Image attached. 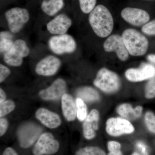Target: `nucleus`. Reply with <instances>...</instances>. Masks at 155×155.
Instances as JSON below:
<instances>
[{
    "mask_svg": "<svg viewBox=\"0 0 155 155\" xmlns=\"http://www.w3.org/2000/svg\"><path fill=\"white\" fill-rule=\"evenodd\" d=\"M14 41L13 35L7 31H3L0 33V51L5 54L12 48Z\"/></svg>",
    "mask_w": 155,
    "mask_h": 155,
    "instance_id": "nucleus-22",
    "label": "nucleus"
},
{
    "mask_svg": "<svg viewBox=\"0 0 155 155\" xmlns=\"http://www.w3.org/2000/svg\"><path fill=\"white\" fill-rule=\"evenodd\" d=\"M100 115L98 111L93 109L87 115L83 125V135L87 140H91L96 136V131L98 129Z\"/></svg>",
    "mask_w": 155,
    "mask_h": 155,
    "instance_id": "nucleus-16",
    "label": "nucleus"
},
{
    "mask_svg": "<svg viewBox=\"0 0 155 155\" xmlns=\"http://www.w3.org/2000/svg\"><path fill=\"white\" fill-rule=\"evenodd\" d=\"M104 48L107 52L116 53L121 61H126L129 57V53L125 47L122 37L118 35H113L109 36L104 42Z\"/></svg>",
    "mask_w": 155,
    "mask_h": 155,
    "instance_id": "nucleus-10",
    "label": "nucleus"
},
{
    "mask_svg": "<svg viewBox=\"0 0 155 155\" xmlns=\"http://www.w3.org/2000/svg\"><path fill=\"white\" fill-rule=\"evenodd\" d=\"M121 16L126 22L134 26H140L149 22V14L143 9L127 7L122 10Z\"/></svg>",
    "mask_w": 155,
    "mask_h": 155,
    "instance_id": "nucleus-11",
    "label": "nucleus"
},
{
    "mask_svg": "<svg viewBox=\"0 0 155 155\" xmlns=\"http://www.w3.org/2000/svg\"><path fill=\"white\" fill-rule=\"evenodd\" d=\"M11 73V70L8 67L3 64H0V82H3L8 77Z\"/></svg>",
    "mask_w": 155,
    "mask_h": 155,
    "instance_id": "nucleus-30",
    "label": "nucleus"
},
{
    "mask_svg": "<svg viewBox=\"0 0 155 155\" xmlns=\"http://www.w3.org/2000/svg\"><path fill=\"white\" fill-rule=\"evenodd\" d=\"M37 119L46 127L54 129L60 126L61 119L58 114L44 108H41L35 113Z\"/></svg>",
    "mask_w": 155,
    "mask_h": 155,
    "instance_id": "nucleus-17",
    "label": "nucleus"
},
{
    "mask_svg": "<svg viewBox=\"0 0 155 155\" xmlns=\"http://www.w3.org/2000/svg\"><path fill=\"white\" fill-rule=\"evenodd\" d=\"M107 147L109 152L118 150L121 149V146L120 143L117 141H110L108 143Z\"/></svg>",
    "mask_w": 155,
    "mask_h": 155,
    "instance_id": "nucleus-32",
    "label": "nucleus"
},
{
    "mask_svg": "<svg viewBox=\"0 0 155 155\" xmlns=\"http://www.w3.org/2000/svg\"><path fill=\"white\" fill-rule=\"evenodd\" d=\"M6 95L5 93L2 89H0V103L6 101Z\"/></svg>",
    "mask_w": 155,
    "mask_h": 155,
    "instance_id": "nucleus-35",
    "label": "nucleus"
},
{
    "mask_svg": "<svg viewBox=\"0 0 155 155\" xmlns=\"http://www.w3.org/2000/svg\"><path fill=\"white\" fill-rule=\"evenodd\" d=\"M77 106V117L80 121H84L87 116V109L86 104L81 99L78 97L76 101Z\"/></svg>",
    "mask_w": 155,
    "mask_h": 155,
    "instance_id": "nucleus-24",
    "label": "nucleus"
},
{
    "mask_svg": "<svg viewBox=\"0 0 155 155\" xmlns=\"http://www.w3.org/2000/svg\"><path fill=\"white\" fill-rule=\"evenodd\" d=\"M48 45L53 52L58 55L74 52L77 47L75 40L67 34L52 37L49 40Z\"/></svg>",
    "mask_w": 155,
    "mask_h": 155,
    "instance_id": "nucleus-5",
    "label": "nucleus"
},
{
    "mask_svg": "<svg viewBox=\"0 0 155 155\" xmlns=\"http://www.w3.org/2000/svg\"><path fill=\"white\" fill-rule=\"evenodd\" d=\"M42 128L33 123H27L22 125L17 132L19 145L23 148H28L38 139Z\"/></svg>",
    "mask_w": 155,
    "mask_h": 155,
    "instance_id": "nucleus-8",
    "label": "nucleus"
},
{
    "mask_svg": "<svg viewBox=\"0 0 155 155\" xmlns=\"http://www.w3.org/2000/svg\"><path fill=\"white\" fill-rule=\"evenodd\" d=\"M71 19L66 14H59L49 21L47 28L50 33L54 35L65 34L72 25Z\"/></svg>",
    "mask_w": 155,
    "mask_h": 155,
    "instance_id": "nucleus-15",
    "label": "nucleus"
},
{
    "mask_svg": "<svg viewBox=\"0 0 155 155\" xmlns=\"http://www.w3.org/2000/svg\"><path fill=\"white\" fill-rule=\"evenodd\" d=\"M94 84L104 92L113 93L119 89L121 82L116 73L107 68H103L97 73Z\"/></svg>",
    "mask_w": 155,
    "mask_h": 155,
    "instance_id": "nucleus-3",
    "label": "nucleus"
},
{
    "mask_svg": "<svg viewBox=\"0 0 155 155\" xmlns=\"http://www.w3.org/2000/svg\"><path fill=\"white\" fill-rule=\"evenodd\" d=\"M116 111L124 119L133 120L140 117L142 113L143 108L141 106H137L134 109L130 104H124L119 105Z\"/></svg>",
    "mask_w": 155,
    "mask_h": 155,
    "instance_id": "nucleus-19",
    "label": "nucleus"
},
{
    "mask_svg": "<svg viewBox=\"0 0 155 155\" xmlns=\"http://www.w3.org/2000/svg\"><path fill=\"white\" fill-rule=\"evenodd\" d=\"M108 155H123L121 150L110 151Z\"/></svg>",
    "mask_w": 155,
    "mask_h": 155,
    "instance_id": "nucleus-37",
    "label": "nucleus"
},
{
    "mask_svg": "<svg viewBox=\"0 0 155 155\" xmlns=\"http://www.w3.org/2000/svg\"><path fill=\"white\" fill-rule=\"evenodd\" d=\"M2 155H18L17 152L13 148L7 147L3 152Z\"/></svg>",
    "mask_w": 155,
    "mask_h": 155,
    "instance_id": "nucleus-34",
    "label": "nucleus"
},
{
    "mask_svg": "<svg viewBox=\"0 0 155 155\" xmlns=\"http://www.w3.org/2000/svg\"><path fill=\"white\" fill-rule=\"evenodd\" d=\"M30 50L26 42L22 39H17L14 41L12 48L4 54V60L6 64L12 67L21 66L23 58L27 57Z\"/></svg>",
    "mask_w": 155,
    "mask_h": 155,
    "instance_id": "nucleus-4",
    "label": "nucleus"
},
{
    "mask_svg": "<svg viewBox=\"0 0 155 155\" xmlns=\"http://www.w3.org/2000/svg\"><path fill=\"white\" fill-rule=\"evenodd\" d=\"M106 131L112 136H119L125 134L133 133V125L128 120L124 118H112L106 122Z\"/></svg>",
    "mask_w": 155,
    "mask_h": 155,
    "instance_id": "nucleus-9",
    "label": "nucleus"
},
{
    "mask_svg": "<svg viewBox=\"0 0 155 155\" xmlns=\"http://www.w3.org/2000/svg\"><path fill=\"white\" fill-rule=\"evenodd\" d=\"M142 31L147 35H155V19L143 25L142 28Z\"/></svg>",
    "mask_w": 155,
    "mask_h": 155,
    "instance_id": "nucleus-29",
    "label": "nucleus"
},
{
    "mask_svg": "<svg viewBox=\"0 0 155 155\" xmlns=\"http://www.w3.org/2000/svg\"><path fill=\"white\" fill-rule=\"evenodd\" d=\"M75 155H106V154L102 149L98 147L88 146L78 150Z\"/></svg>",
    "mask_w": 155,
    "mask_h": 155,
    "instance_id": "nucleus-23",
    "label": "nucleus"
},
{
    "mask_svg": "<svg viewBox=\"0 0 155 155\" xmlns=\"http://www.w3.org/2000/svg\"><path fill=\"white\" fill-rule=\"evenodd\" d=\"M147 59L150 63L155 64V54H150L147 57Z\"/></svg>",
    "mask_w": 155,
    "mask_h": 155,
    "instance_id": "nucleus-36",
    "label": "nucleus"
},
{
    "mask_svg": "<svg viewBox=\"0 0 155 155\" xmlns=\"http://www.w3.org/2000/svg\"><path fill=\"white\" fill-rule=\"evenodd\" d=\"M61 64V60L59 58L53 55L48 56L37 64L35 72L42 76H52L58 72Z\"/></svg>",
    "mask_w": 155,
    "mask_h": 155,
    "instance_id": "nucleus-13",
    "label": "nucleus"
},
{
    "mask_svg": "<svg viewBox=\"0 0 155 155\" xmlns=\"http://www.w3.org/2000/svg\"><path fill=\"white\" fill-rule=\"evenodd\" d=\"M147 1H153V0H147Z\"/></svg>",
    "mask_w": 155,
    "mask_h": 155,
    "instance_id": "nucleus-39",
    "label": "nucleus"
},
{
    "mask_svg": "<svg viewBox=\"0 0 155 155\" xmlns=\"http://www.w3.org/2000/svg\"><path fill=\"white\" fill-rule=\"evenodd\" d=\"M136 146L140 150L143 155H148L147 147V146L143 143L142 142L139 141L136 143Z\"/></svg>",
    "mask_w": 155,
    "mask_h": 155,
    "instance_id": "nucleus-33",
    "label": "nucleus"
},
{
    "mask_svg": "<svg viewBox=\"0 0 155 155\" xmlns=\"http://www.w3.org/2000/svg\"><path fill=\"white\" fill-rule=\"evenodd\" d=\"M76 95L84 101L87 102H95L100 99L98 92L90 87H84L78 89L76 91Z\"/></svg>",
    "mask_w": 155,
    "mask_h": 155,
    "instance_id": "nucleus-21",
    "label": "nucleus"
},
{
    "mask_svg": "<svg viewBox=\"0 0 155 155\" xmlns=\"http://www.w3.org/2000/svg\"><path fill=\"white\" fill-rule=\"evenodd\" d=\"M125 77L132 82H139L152 78L155 76V67L152 64L143 63L138 68L127 69Z\"/></svg>",
    "mask_w": 155,
    "mask_h": 155,
    "instance_id": "nucleus-12",
    "label": "nucleus"
},
{
    "mask_svg": "<svg viewBox=\"0 0 155 155\" xmlns=\"http://www.w3.org/2000/svg\"><path fill=\"white\" fill-rule=\"evenodd\" d=\"M67 91L66 81L62 78H58L47 88L39 93L40 97L45 101H54L62 97Z\"/></svg>",
    "mask_w": 155,
    "mask_h": 155,
    "instance_id": "nucleus-14",
    "label": "nucleus"
},
{
    "mask_svg": "<svg viewBox=\"0 0 155 155\" xmlns=\"http://www.w3.org/2000/svg\"><path fill=\"white\" fill-rule=\"evenodd\" d=\"M64 0H44L41 8L44 12L49 16H54L63 8Z\"/></svg>",
    "mask_w": 155,
    "mask_h": 155,
    "instance_id": "nucleus-20",
    "label": "nucleus"
},
{
    "mask_svg": "<svg viewBox=\"0 0 155 155\" xmlns=\"http://www.w3.org/2000/svg\"><path fill=\"white\" fill-rule=\"evenodd\" d=\"M60 143L50 133H45L40 136L32 149L35 155L54 154L60 149Z\"/></svg>",
    "mask_w": 155,
    "mask_h": 155,
    "instance_id": "nucleus-7",
    "label": "nucleus"
},
{
    "mask_svg": "<svg viewBox=\"0 0 155 155\" xmlns=\"http://www.w3.org/2000/svg\"><path fill=\"white\" fill-rule=\"evenodd\" d=\"M145 122L148 129L155 133V116L150 112H147L145 116Z\"/></svg>",
    "mask_w": 155,
    "mask_h": 155,
    "instance_id": "nucleus-27",
    "label": "nucleus"
},
{
    "mask_svg": "<svg viewBox=\"0 0 155 155\" xmlns=\"http://www.w3.org/2000/svg\"><path fill=\"white\" fill-rule=\"evenodd\" d=\"M15 108V104L12 100H6L0 103V117L8 115L12 112Z\"/></svg>",
    "mask_w": 155,
    "mask_h": 155,
    "instance_id": "nucleus-25",
    "label": "nucleus"
},
{
    "mask_svg": "<svg viewBox=\"0 0 155 155\" xmlns=\"http://www.w3.org/2000/svg\"><path fill=\"white\" fill-rule=\"evenodd\" d=\"M89 22L97 35L101 38L109 36L113 31L114 19L109 9L104 5H98L89 14Z\"/></svg>",
    "mask_w": 155,
    "mask_h": 155,
    "instance_id": "nucleus-1",
    "label": "nucleus"
},
{
    "mask_svg": "<svg viewBox=\"0 0 155 155\" xmlns=\"http://www.w3.org/2000/svg\"><path fill=\"white\" fill-rule=\"evenodd\" d=\"M81 10L83 13L90 14L96 7L97 0H78Z\"/></svg>",
    "mask_w": 155,
    "mask_h": 155,
    "instance_id": "nucleus-26",
    "label": "nucleus"
},
{
    "mask_svg": "<svg viewBox=\"0 0 155 155\" xmlns=\"http://www.w3.org/2000/svg\"><path fill=\"white\" fill-rule=\"evenodd\" d=\"M62 111L65 119L69 122L74 121L77 116V106L73 97L65 94L61 98Z\"/></svg>",
    "mask_w": 155,
    "mask_h": 155,
    "instance_id": "nucleus-18",
    "label": "nucleus"
},
{
    "mask_svg": "<svg viewBox=\"0 0 155 155\" xmlns=\"http://www.w3.org/2000/svg\"><path fill=\"white\" fill-rule=\"evenodd\" d=\"M8 26L11 32H19L29 19V12L27 9L22 8H12L5 13Z\"/></svg>",
    "mask_w": 155,
    "mask_h": 155,
    "instance_id": "nucleus-6",
    "label": "nucleus"
},
{
    "mask_svg": "<svg viewBox=\"0 0 155 155\" xmlns=\"http://www.w3.org/2000/svg\"><path fill=\"white\" fill-rule=\"evenodd\" d=\"M8 127V120L4 118L0 119V136H2L6 133Z\"/></svg>",
    "mask_w": 155,
    "mask_h": 155,
    "instance_id": "nucleus-31",
    "label": "nucleus"
},
{
    "mask_svg": "<svg viewBox=\"0 0 155 155\" xmlns=\"http://www.w3.org/2000/svg\"><path fill=\"white\" fill-rule=\"evenodd\" d=\"M131 155H140V154L139 153H138L137 152H134V153H133V154H132Z\"/></svg>",
    "mask_w": 155,
    "mask_h": 155,
    "instance_id": "nucleus-38",
    "label": "nucleus"
},
{
    "mask_svg": "<svg viewBox=\"0 0 155 155\" xmlns=\"http://www.w3.org/2000/svg\"><path fill=\"white\" fill-rule=\"evenodd\" d=\"M145 97L148 99L155 97V76L147 83L145 87Z\"/></svg>",
    "mask_w": 155,
    "mask_h": 155,
    "instance_id": "nucleus-28",
    "label": "nucleus"
},
{
    "mask_svg": "<svg viewBox=\"0 0 155 155\" xmlns=\"http://www.w3.org/2000/svg\"><path fill=\"white\" fill-rule=\"evenodd\" d=\"M122 37L127 51L131 56H141L146 53L148 41L138 31L128 28L124 31Z\"/></svg>",
    "mask_w": 155,
    "mask_h": 155,
    "instance_id": "nucleus-2",
    "label": "nucleus"
}]
</instances>
